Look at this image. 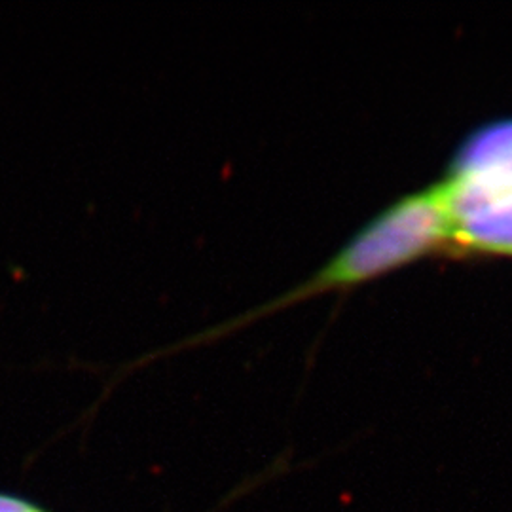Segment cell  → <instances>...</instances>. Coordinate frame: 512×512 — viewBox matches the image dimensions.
I'll use <instances>...</instances> for the list:
<instances>
[{
    "label": "cell",
    "mask_w": 512,
    "mask_h": 512,
    "mask_svg": "<svg viewBox=\"0 0 512 512\" xmlns=\"http://www.w3.org/2000/svg\"><path fill=\"white\" fill-rule=\"evenodd\" d=\"M444 190L454 220L452 247L512 258V190L484 196H456L446 186Z\"/></svg>",
    "instance_id": "3957f363"
},
{
    "label": "cell",
    "mask_w": 512,
    "mask_h": 512,
    "mask_svg": "<svg viewBox=\"0 0 512 512\" xmlns=\"http://www.w3.org/2000/svg\"><path fill=\"white\" fill-rule=\"evenodd\" d=\"M450 215L439 192L431 186L389 203L376 217L361 226L329 260L291 291L226 319L215 327L177 340L167 348L152 351L143 361L219 340L234 330L251 325L275 311L291 308L319 294L353 289L385 274H391L420 258L435 255L450 245Z\"/></svg>",
    "instance_id": "6da1fadb"
},
{
    "label": "cell",
    "mask_w": 512,
    "mask_h": 512,
    "mask_svg": "<svg viewBox=\"0 0 512 512\" xmlns=\"http://www.w3.org/2000/svg\"><path fill=\"white\" fill-rule=\"evenodd\" d=\"M0 512H44L40 511L35 505L21 501V499H14L8 495H0Z\"/></svg>",
    "instance_id": "277c9868"
},
{
    "label": "cell",
    "mask_w": 512,
    "mask_h": 512,
    "mask_svg": "<svg viewBox=\"0 0 512 512\" xmlns=\"http://www.w3.org/2000/svg\"><path fill=\"white\" fill-rule=\"evenodd\" d=\"M442 184L456 196L512 190V120L476 129L461 145Z\"/></svg>",
    "instance_id": "7a4b0ae2"
}]
</instances>
